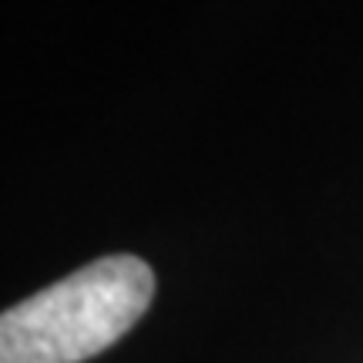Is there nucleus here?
<instances>
[{
  "instance_id": "obj_1",
  "label": "nucleus",
  "mask_w": 363,
  "mask_h": 363,
  "mask_svg": "<svg viewBox=\"0 0 363 363\" xmlns=\"http://www.w3.org/2000/svg\"><path fill=\"white\" fill-rule=\"evenodd\" d=\"M155 272L138 256H101L0 313V363H81L142 320Z\"/></svg>"
}]
</instances>
